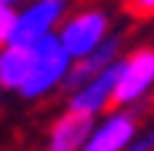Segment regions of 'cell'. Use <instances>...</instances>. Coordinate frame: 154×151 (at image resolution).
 I'll list each match as a JSON object with an SVG mask.
<instances>
[{"mask_svg": "<svg viewBox=\"0 0 154 151\" xmlns=\"http://www.w3.org/2000/svg\"><path fill=\"white\" fill-rule=\"evenodd\" d=\"M71 74H74V58L67 55V48L61 45L58 36H48L35 45H29V74L16 96L26 103H45L67 90Z\"/></svg>", "mask_w": 154, "mask_h": 151, "instance_id": "1", "label": "cell"}, {"mask_svg": "<svg viewBox=\"0 0 154 151\" xmlns=\"http://www.w3.org/2000/svg\"><path fill=\"white\" fill-rule=\"evenodd\" d=\"M3 100H7V90H3V84H0V109H3Z\"/></svg>", "mask_w": 154, "mask_h": 151, "instance_id": "13", "label": "cell"}, {"mask_svg": "<svg viewBox=\"0 0 154 151\" xmlns=\"http://www.w3.org/2000/svg\"><path fill=\"white\" fill-rule=\"evenodd\" d=\"M125 10L132 19H141V23L151 19L154 23V0H125Z\"/></svg>", "mask_w": 154, "mask_h": 151, "instance_id": "10", "label": "cell"}, {"mask_svg": "<svg viewBox=\"0 0 154 151\" xmlns=\"http://www.w3.org/2000/svg\"><path fill=\"white\" fill-rule=\"evenodd\" d=\"M141 125H144L141 109H119V106H112L109 113L93 119V129H90L80 151H128L132 142L138 138V132H141Z\"/></svg>", "mask_w": 154, "mask_h": 151, "instance_id": "5", "label": "cell"}, {"mask_svg": "<svg viewBox=\"0 0 154 151\" xmlns=\"http://www.w3.org/2000/svg\"><path fill=\"white\" fill-rule=\"evenodd\" d=\"M7 3H10V7H13V10H19V7H23V3H29V0H7Z\"/></svg>", "mask_w": 154, "mask_h": 151, "instance_id": "12", "label": "cell"}, {"mask_svg": "<svg viewBox=\"0 0 154 151\" xmlns=\"http://www.w3.org/2000/svg\"><path fill=\"white\" fill-rule=\"evenodd\" d=\"M29 74V45H7L0 48V84L7 93H19V87Z\"/></svg>", "mask_w": 154, "mask_h": 151, "instance_id": "8", "label": "cell"}, {"mask_svg": "<svg viewBox=\"0 0 154 151\" xmlns=\"http://www.w3.org/2000/svg\"><path fill=\"white\" fill-rule=\"evenodd\" d=\"M151 96H154V42H144V45H132L119 61L116 106L144 113Z\"/></svg>", "mask_w": 154, "mask_h": 151, "instance_id": "3", "label": "cell"}, {"mask_svg": "<svg viewBox=\"0 0 154 151\" xmlns=\"http://www.w3.org/2000/svg\"><path fill=\"white\" fill-rule=\"evenodd\" d=\"M112 32H116L112 10L106 3L90 0V3H74V10L67 13V19L58 29V39H61V45L67 48V55L74 58V64H77L90 52H96Z\"/></svg>", "mask_w": 154, "mask_h": 151, "instance_id": "2", "label": "cell"}, {"mask_svg": "<svg viewBox=\"0 0 154 151\" xmlns=\"http://www.w3.org/2000/svg\"><path fill=\"white\" fill-rule=\"evenodd\" d=\"M74 10V0H29L16 10L13 19V45H35L48 36H58L61 23Z\"/></svg>", "mask_w": 154, "mask_h": 151, "instance_id": "4", "label": "cell"}, {"mask_svg": "<svg viewBox=\"0 0 154 151\" xmlns=\"http://www.w3.org/2000/svg\"><path fill=\"white\" fill-rule=\"evenodd\" d=\"M13 19H16V10L10 7L7 0H0V48L10 42V36H13Z\"/></svg>", "mask_w": 154, "mask_h": 151, "instance_id": "9", "label": "cell"}, {"mask_svg": "<svg viewBox=\"0 0 154 151\" xmlns=\"http://www.w3.org/2000/svg\"><path fill=\"white\" fill-rule=\"evenodd\" d=\"M93 129V119L80 113H71L61 106V113L45 129V151H80L87 135Z\"/></svg>", "mask_w": 154, "mask_h": 151, "instance_id": "7", "label": "cell"}, {"mask_svg": "<svg viewBox=\"0 0 154 151\" xmlns=\"http://www.w3.org/2000/svg\"><path fill=\"white\" fill-rule=\"evenodd\" d=\"M116 77H119V64L106 68L103 74H93L74 87H67L64 90V109L90 116V119H100L103 113H109L116 106Z\"/></svg>", "mask_w": 154, "mask_h": 151, "instance_id": "6", "label": "cell"}, {"mask_svg": "<svg viewBox=\"0 0 154 151\" xmlns=\"http://www.w3.org/2000/svg\"><path fill=\"white\" fill-rule=\"evenodd\" d=\"M151 42H154V29H151Z\"/></svg>", "mask_w": 154, "mask_h": 151, "instance_id": "14", "label": "cell"}, {"mask_svg": "<svg viewBox=\"0 0 154 151\" xmlns=\"http://www.w3.org/2000/svg\"><path fill=\"white\" fill-rule=\"evenodd\" d=\"M128 151H154V122L141 125V132H138V138L132 142Z\"/></svg>", "mask_w": 154, "mask_h": 151, "instance_id": "11", "label": "cell"}]
</instances>
